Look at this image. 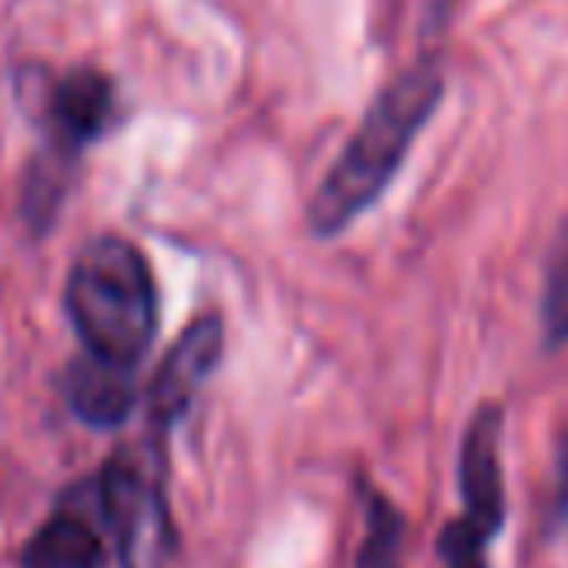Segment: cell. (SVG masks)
<instances>
[{
    "instance_id": "obj_3",
    "label": "cell",
    "mask_w": 568,
    "mask_h": 568,
    "mask_svg": "<svg viewBox=\"0 0 568 568\" xmlns=\"http://www.w3.org/2000/svg\"><path fill=\"white\" fill-rule=\"evenodd\" d=\"M102 524L115 541L120 568H169L178 532L164 497V453L160 439L142 448H120L93 479Z\"/></svg>"
},
{
    "instance_id": "obj_9",
    "label": "cell",
    "mask_w": 568,
    "mask_h": 568,
    "mask_svg": "<svg viewBox=\"0 0 568 568\" xmlns=\"http://www.w3.org/2000/svg\"><path fill=\"white\" fill-rule=\"evenodd\" d=\"M355 493H359V510H364V532L355 541L351 568H404L408 524H404L399 506L386 493H377L368 479H355Z\"/></svg>"
},
{
    "instance_id": "obj_7",
    "label": "cell",
    "mask_w": 568,
    "mask_h": 568,
    "mask_svg": "<svg viewBox=\"0 0 568 568\" xmlns=\"http://www.w3.org/2000/svg\"><path fill=\"white\" fill-rule=\"evenodd\" d=\"M133 399H138V386H133V373L124 368L98 364L89 355H80L67 368V404L89 426H102V430L120 426L133 413Z\"/></svg>"
},
{
    "instance_id": "obj_1",
    "label": "cell",
    "mask_w": 568,
    "mask_h": 568,
    "mask_svg": "<svg viewBox=\"0 0 568 568\" xmlns=\"http://www.w3.org/2000/svg\"><path fill=\"white\" fill-rule=\"evenodd\" d=\"M439 98H444V71L435 62H413L408 71H399L377 89L359 129L351 133V142L342 146V155L328 164L324 182L311 195L306 209L311 235L333 240L382 200V191L395 182L399 164L408 160L413 138L435 115Z\"/></svg>"
},
{
    "instance_id": "obj_10",
    "label": "cell",
    "mask_w": 568,
    "mask_h": 568,
    "mask_svg": "<svg viewBox=\"0 0 568 568\" xmlns=\"http://www.w3.org/2000/svg\"><path fill=\"white\" fill-rule=\"evenodd\" d=\"M541 342L546 351L568 346V217L559 222L550 253H546V275H541Z\"/></svg>"
},
{
    "instance_id": "obj_5",
    "label": "cell",
    "mask_w": 568,
    "mask_h": 568,
    "mask_svg": "<svg viewBox=\"0 0 568 568\" xmlns=\"http://www.w3.org/2000/svg\"><path fill=\"white\" fill-rule=\"evenodd\" d=\"M501 404L484 399L457 444V488H462V519L488 528L493 537L506 524V479H501Z\"/></svg>"
},
{
    "instance_id": "obj_2",
    "label": "cell",
    "mask_w": 568,
    "mask_h": 568,
    "mask_svg": "<svg viewBox=\"0 0 568 568\" xmlns=\"http://www.w3.org/2000/svg\"><path fill=\"white\" fill-rule=\"evenodd\" d=\"M67 315L84 342V355L133 373L151 351L160 297L142 248L124 235H93L67 275Z\"/></svg>"
},
{
    "instance_id": "obj_8",
    "label": "cell",
    "mask_w": 568,
    "mask_h": 568,
    "mask_svg": "<svg viewBox=\"0 0 568 568\" xmlns=\"http://www.w3.org/2000/svg\"><path fill=\"white\" fill-rule=\"evenodd\" d=\"M18 568H111V564L98 528L75 510H58L31 532Z\"/></svg>"
},
{
    "instance_id": "obj_11",
    "label": "cell",
    "mask_w": 568,
    "mask_h": 568,
    "mask_svg": "<svg viewBox=\"0 0 568 568\" xmlns=\"http://www.w3.org/2000/svg\"><path fill=\"white\" fill-rule=\"evenodd\" d=\"M568 528V426L555 444V475H550V506H546V532H564Z\"/></svg>"
},
{
    "instance_id": "obj_6",
    "label": "cell",
    "mask_w": 568,
    "mask_h": 568,
    "mask_svg": "<svg viewBox=\"0 0 568 568\" xmlns=\"http://www.w3.org/2000/svg\"><path fill=\"white\" fill-rule=\"evenodd\" d=\"M49 133L62 151H80L84 142L102 138L115 120V84L93 71V67H75L62 80H53L49 89V106H44Z\"/></svg>"
},
{
    "instance_id": "obj_4",
    "label": "cell",
    "mask_w": 568,
    "mask_h": 568,
    "mask_svg": "<svg viewBox=\"0 0 568 568\" xmlns=\"http://www.w3.org/2000/svg\"><path fill=\"white\" fill-rule=\"evenodd\" d=\"M222 346H226V328H222L217 311L191 320L182 328V337L169 346V355L160 359V368H155V377L146 386V417H151V435L155 439H164V430L186 417L191 399L200 395V386L217 368Z\"/></svg>"
}]
</instances>
